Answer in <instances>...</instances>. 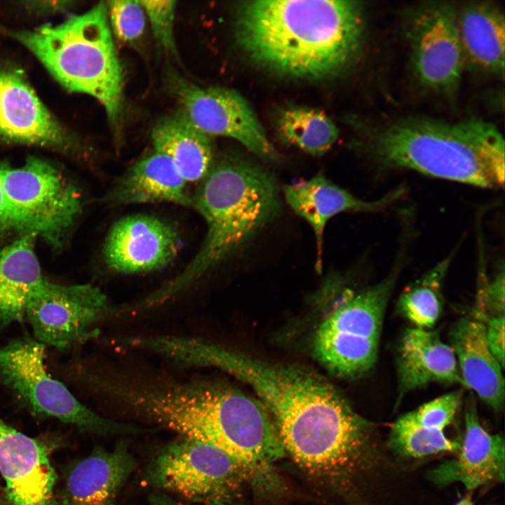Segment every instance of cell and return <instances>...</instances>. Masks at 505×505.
Returning <instances> with one entry per match:
<instances>
[{
	"label": "cell",
	"instance_id": "6da1fadb",
	"mask_svg": "<svg viewBox=\"0 0 505 505\" xmlns=\"http://www.w3.org/2000/svg\"><path fill=\"white\" fill-rule=\"evenodd\" d=\"M361 11L358 1L349 0L249 1L238 9L236 37L262 67L297 79H325L358 56Z\"/></svg>",
	"mask_w": 505,
	"mask_h": 505
},
{
	"label": "cell",
	"instance_id": "7a4b0ae2",
	"mask_svg": "<svg viewBox=\"0 0 505 505\" xmlns=\"http://www.w3.org/2000/svg\"><path fill=\"white\" fill-rule=\"evenodd\" d=\"M124 398L135 415L181 437L213 445L252 471L286 454L264 405L225 384L140 378Z\"/></svg>",
	"mask_w": 505,
	"mask_h": 505
},
{
	"label": "cell",
	"instance_id": "3957f363",
	"mask_svg": "<svg viewBox=\"0 0 505 505\" xmlns=\"http://www.w3.org/2000/svg\"><path fill=\"white\" fill-rule=\"evenodd\" d=\"M264 404L286 454L309 474L343 480L370 460L372 424L321 377H285L269 390Z\"/></svg>",
	"mask_w": 505,
	"mask_h": 505
},
{
	"label": "cell",
	"instance_id": "277c9868",
	"mask_svg": "<svg viewBox=\"0 0 505 505\" xmlns=\"http://www.w3.org/2000/svg\"><path fill=\"white\" fill-rule=\"evenodd\" d=\"M191 207L203 217L206 234L184 269L152 292L157 306L180 294L206 273L240 251L281 209L276 182L267 170L234 156L215 159L191 196Z\"/></svg>",
	"mask_w": 505,
	"mask_h": 505
},
{
	"label": "cell",
	"instance_id": "5b68a950",
	"mask_svg": "<svg viewBox=\"0 0 505 505\" xmlns=\"http://www.w3.org/2000/svg\"><path fill=\"white\" fill-rule=\"evenodd\" d=\"M504 140L478 119L408 118L369 134L364 151L382 170H409L484 189L504 187Z\"/></svg>",
	"mask_w": 505,
	"mask_h": 505
},
{
	"label": "cell",
	"instance_id": "8992f818",
	"mask_svg": "<svg viewBox=\"0 0 505 505\" xmlns=\"http://www.w3.org/2000/svg\"><path fill=\"white\" fill-rule=\"evenodd\" d=\"M69 91L94 97L117 125L123 108V73L107 13L100 1L55 25L13 33Z\"/></svg>",
	"mask_w": 505,
	"mask_h": 505
},
{
	"label": "cell",
	"instance_id": "52a82bcc",
	"mask_svg": "<svg viewBox=\"0 0 505 505\" xmlns=\"http://www.w3.org/2000/svg\"><path fill=\"white\" fill-rule=\"evenodd\" d=\"M398 278L389 273L359 290L344 288L318 326L313 341L316 358L337 376L354 378L376 362L385 309Z\"/></svg>",
	"mask_w": 505,
	"mask_h": 505
},
{
	"label": "cell",
	"instance_id": "ba28073f",
	"mask_svg": "<svg viewBox=\"0 0 505 505\" xmlns=\"http://www.w3.org/2000/svg\"><path fill=\"white\" fill-rule=\"evenodd\" d=\"M46 346L34 339H13L0 346V383L30 411L100 435L143 433V429L106 419L80 403L48 372Z\"/></svg>",
	"mask_w": 505,
	"mask_h": 505
},
{
	"label": "cell",
	"instance_id": "9c48e42d",
	"mask_svg": "<svg viewBox=\"0 0 505 505\" xmlns=\"http://www.w3.org/2000/svg\"><path fill=\"white\" fill-rule=\"evenodd\" d=\"M8 229L40 236L59 247L81 209L77 188L45 160L1 166Z\"/></svg>",
	"mask_w": 505,
	"mask_h": 505
},
{
	"label": "cell",
	"instance_id": "30bf717a",
	"mask_svg": "<svg viewBox=\"0 0 505 505\" xmlns=\"http://www.w3.org/2000/svg\"><path fill=\"white\" fill-rule=\"evenodd\" d=\"M252 471L220 448L181 437L148 467L147 482L194 503H226Z\"/></svg>",
	"mask_w": 505,
	"mask_h": 505
},
{
	"label": "cell",
	"instance_id": "8fae6325",
	"mask_svg": "<svg viewBox=\"0 0 505 505\" xmlns=\"http://www.w3.org/2000/svg\"><path fill=\"white\" fill-rule=\"evenodd\" d=\"M170 90L180 104L179 111L207 135L227 137L239 142L264 160L276 152L257 115L237 91L220 86L201 87L178 74H168Z\"/></svg>",
	"mask_w": 505,
	"mask_h": 505
},
{
	"label": "cell",
	"instance_id": "7c38bea8",
	"mask_svg": "<svg viewBox=\"0 0 505 505\" xmlns=\"http://www.w3.org/2000/svg\"><path fill=\"white\" fill-rule=\"evenodd\" d=\"M407 36L419 82L438 93L453 94L465 66L456 7L437 1L419 6L409 18Z\"/></svg>",
	"mask_w": 505,
	"mask_h": 505
},
{
	"label": "cell",
	"instance_id": "4fadbf2b",
	"mask_svg": "<svg viewBox=\"0 0 505 505\" xmlns=\"http://www.w3.org/2000/svg\"><path fill=\"white\" fill-rule=\"evenodd\" d=\"M116 309L90 284L61 285L50 281L27 306L25 318L34 339L60 350L97 336L93 326Z\"/></svg>",
	"mask_w": 505,
	"mask_h": 505
},
{
	"label": "cell",
	"instance_id": "5bb4252c",
	"mask_svg": "<svg viewBox=\"0 0 505 505\" xmlns=\"http://www.w3.org/2000/svg\"><path fill=\"white\" fill-rule=\"evenodd\" d=\"M180 238L177 229L157 217L136 214L116 221L102 249L107 267L121 274H138L163 268L177 255Z\"/></svg>",
	"mask_w": 505,
	"mask_h": 505
},
{
	"label": "cell",
	"instance_id": "9a60e30c",
	"mask_svg": "<svg viewBox=\"0 0 505 505\" xmlns=\"http://www.w3.org/2000/svg\"><path fill=\"white\" fill-rule=\"evenodd\" d=\"M0 138L64 150L75 147L22 72L4 65H0Z\"/></svg>",
	"mask_w": 505,
	"mask_h": 505
},
{
	"label": "cell",
	"instance_id": "2e32d148",
	"mask_svg": "<svg viewBox=\"0 0 505 505\" xmlns=\"http://www.w3.org/2000/svg\"><path fill=\"white\" fill-rule=\"evenodd\" d=\"M0 473L12 505H55L46 448L0 419Z\"/></svg>",
	"mask_w": 505,
	"mask_h": 505
},
{
	"label": "cell",
	"instance_id": "e0dca14e",
	"mask_svg": "<svg viewBox=\"0 0 505 505\" xmlns=\"http://www.w3.org/2000/svg\"><path fill=\"white\" fill-rule=\"evenodd\" d=\"M398 187L376 200L361 199L318 173L283 189L285 199L294 212L311 227L316 240L317 269L321 268L325 227L335 215L345 213H377L386 209L405 194Z\"/></svg>",
	"mask_w": 505,
	"mask_h": 505
},
{
	"label": "cell",
	"instance_id": "ac0fdd59",
	"mask_svg": "<svg viewBox=\"0 0 505 505\" xmlns=\"http://www.w3.org/2000/svg\"><path fill=\"white\" fill-rule=\"evenodd\" d=\"M465 433L457 457L447 460L429 473L441 485L462 483L467 489L504 480V440L490 434L480 424L475 400L468 398L465 408Z\"/></svg>",
	"mask_w": 505,
	"mask_h": 505
},
{
	"label": "cell",
	"instance_id": "d6986e66",
	"mask_svg": "<svg viewBox=\"0 0 505 505\" xmlns=\"http://www.w3.org/2000/svg\"><path fill=\"white\" fill-rule=\"evenodd\" d=\"M449 339L464 385L494 410H501L504 403L503 368L487 346L485 323L473 316L462 317L452 326Z\"/></svg>",
	"mask_w": 505,
	"mask_h": 505
},
{
	"label": "cell",
	"instance_id": "ffe728a7",
	"mask_svg": "<svg viewBox=\"0 0 505 505\" xmlns=\"http://www.w3.org/2000/svg\"><path fill=\"white\" fill-rule=\"evenodd\" d=\"M399 398L429 383L463 384L450 346L437 331L413 328L405 330L397 352Z\"/></svg>",
	"mask_w": 505,
	"mask_h": 505
},
{
	"label": "cell",
	"instance_id": "44dd1931",
	"mask_svg": "<svg viewBox=\"0 0 505 505\" xmlns=\"http://www.w3.org/2000/svg\"><path fill=\"white\" fill-rule=\"evenodd\" d=\"M187 182L165 154L152 152L133 163L104 196L110 205L171 203L191 207Z\"/></svg>",
	"mask_w": 505,
	"mask_h": 505
},
{
	"label": "cell",
	"instance_id": "7402d4cb",
	"mask_svg": "<svg viewBox=\"0 0 505 505\" xmlns=\"http://www.w3.org/2000/svg\"><path fill=\"white\" fill-rule=\"evenodd\" d=\"M36 238L23 234L0 250V331L25 319L29 304L49 283L35 252Z\"/></svg>",
	"mask_w": 505,
	"mask_h": 505
},
{
	"label": "cell",
	"instance_id": "603a6c76",
	"mask_svg": "<svg viewBox=\"0 0 505 505\" xmlns=\"http://www.w3.org/2000/svg\"><path fill=\"white\" fill-rule=\"evenodd\" d=\"M135 467L123 443L112 450H95L69 473L66 505H116L118 493Z\"/></svg>",
	"mask_w": 505,
	"mask_h": 505
},
{
	"label": "cell",
	"instance_id": "cb8c5ba5",
	"mask_svg": "<svg viewBox=\"0 0 505 505\" xmlns=\"http://www.w3.org/2000/svg\"><path fill=\"white\" fill-rule=\"evenodd\" d=\"M457 25L465 65L503 76L505 20L498 6L473 2L457 10Z\"/></svg>",
	"mask_w": 505,
	"mask_h": 505
},
{
	"label": "cell",
	"instance_id": "d4e9b609",
	"mask_svg": "<svg viewBox=\"0 0 505 505\" xmlns=\"http://www.w3.org/2000/svg\"><path fill=\"white\" fill-rule=\"evenodd\" d=\"M152 140L154 149L167 156L187 183L202 180L215 159L212 137L179 110L156 123Z\"/></svg>",
	"mask_w": 505,
	"mask_h": 505
},
{
	"label": "cell",
	"instance_id": "484cf974",
	"mask_svg": "<svg viewBox=\"0 0 505 505\" xmlns=\"http://www.w3.org/2000/svg\"><path fill=\"white\" fill-rule=\"evenodd\" d=\"M277 127L288 143L314 156L325 154L336 142L339 130L323 112L306 107H290L279 115Z\"/></svg>",
	"mask_w": 505,
	"mask_h": 505
},
{
	"label": "cell",
	"instance_id": "4316f807",
	"mask_svg": "<svg viewBox=\"0 0 505 505\" xmlns=\"http://www.w3.org/2000/svg\"><path fill=\"white\" fill-rule=\"evenodd\" d=\"M453 257L452 252L440 260L401 293L398 309L416 328H430L439 318L441 288Z\"/></svg>",
	"mask_w": 505,
	"mask_h": 505
},
{
	"label": "cell",
	"instance_id": "83f0119b",
	"mask_svg": "<svg viewBox=\"0 0 505 505\" xmlns=\"http://www.w3.org/2000/svg\"><path fill=\"white\" fill-rule=\"evenodd\" d=\"M388 443L396 453L413 458L457 451L460 446L459 442L449 439L445 431L419 426L405 414L393 424Z\"/></svg>",
	"mask_w": 505,
	"mask_h": 505
},
{
	"label": "cell",
	"instance_id": "f1b7e54d",
	"mask_svg": "<svg viewBox=\"0 0 505 505\" xmlns=\"http://www.w3.org/2000/svg\"><path fill=\"white\" fill-rule=\"evenodd\" d=\"M109 27L123 45H134L143 36L147 22L140 1H106Z\"/></svg>",
	"mask_w": 505,
	"mask_h": 505
},
{
	"label": "cell",
	"instance_id": "f546056e",
	"mask_svg": "<svg viewBox=\"0 0 505 505\" xmlns=\"http://www.w3.org/2000/svg\"><path fill=\"white\" fill-rule=\"evenodd\" d=\"M462 395L461 391L450 392L405 415L419 426L444 431L454 419L461 404Z\"/></svg>",
	"mask_w": 505,
	"mask_h": 505
},
{
	"label": "cell",
	"instance_id": "4dcf8cb0",
	"mask_svg": "<svg viewBox=\"0 0 505 505\" xmlns=\"http://www.w3.org/2000/svg\"><path fill=\"white\" fill-rule=\"evenodd\" d=\"M158 45L166 53H177L174 36L175 1H140Z\"/></svg>",
	"mask_w": 505,
	"mask_h": 505
},
{
	"label": "cell",
	"instance_id": "1f68e13d",
	"mask_svg": "<svg viewBox=\"0 0 505 505\" xmlns=\"http://www.w3.org/2000/svg\"><path fill=\"white\" fill-rule=\"evenodd\" d=\"M476 296L474 314L476 318L484 322L491 316L504 315V264L499 262L490 278L482 273Z\"/></svg>",
	"mask_w": 505,
	"mask_h": 505
},
{
	"label": "cell",
	"instance_id": "d6a6232c",
	"mask_svg": "<svg viewBox=\"0 0 505 505\" xmlns=\"http://www.w3.org/2000/svg\"><path fill=\"white\" fill-rule=\"evenodd\" d=\"M504 315L491 316L484 321L487 346L503 369L504 368Z\"/></svg>",
	"mask_w": 505,
	"mask_h": 505
},
{
	"label": "cell",
	"instance_id": "836d02e7",
	"mask_svg": "<svg viewBox=\"0 0 505 505\" xmlns=\"http://www.w3.org/2000/svg\"><path fill=\"white\" fill-rule=\"evenodd\" d=\"M8 229L6 203L1 180L0 166V231Z\"/></svg>",
	"mask_w": 505,
	"mask_h": 505
},
{
	"label": "cell",
	"instance_id": "e575fe53",
	"mask_svg": "<svg viewBox=\"0 0 505 505\" xmlns=\"http://www.w3.org/2000/svg\"><path fill=\"white\" fill-rule=\"evenodd\" d=\"M150 505H193L189 503L178 501L165 494H154L149 498Z\"/></svg>",
	"mask_w": 505,
	"mask_h": 505
},
{
	"label": "cell",
	"instance_id": "d590c367",
	"mask_svg": "<svg viewBox=\"0 0 505 505\" xmlns=\"http://www.w3.org/2000/svg\"><path fill=\"white\" fill-rule=\"evenodd\" d=\"M455 505H473L471 500L469 498H464L459 501L457 504Z\"/></svg>",
	"mask_w": 505,
	"mask_h": 505
},
{
	"label": "cell",
	"instance_id": "8d00e7d4",
	"mask_svg": "<svg viewBox=\"0 0 505 505\" xmlns=\"http://www.w3.org/2000/svg\"><path fill=\"white\" fill-rule=\"evenodd\" d=\"M209 505H229V504H227L226 503H216V504H209Z\"/></svg>",
	"mask_w": 505,
	"mask_h": 505
}]
</instances>
